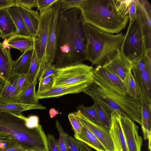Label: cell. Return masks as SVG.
Returning <instances> with one entry per match:
<instances>
[{
  "mask_svg": "<svg viewBox=\"0 0 151 151\" xmlns=\"http://www.w3.org/2000/svg\"><path fill=\"white\" fill-rule=\"evenodd\" d=\"M15 6H19L17 0H0V10Z\"/></svg>",
  "mask_w": 151,
  "mask_h": 151,
  "instance_id": "cell-46",
  "label": "cell"
},
{
  "mask_svg": "<svg viewBox=\"0 0 151 151\" xmlns=\"http://www.w3.org/2000/svg\"><path fill=\"white\" fill-rule=\"evenodd\" d=\"M19 12L32 36L35 35L40 22V15L38 10L34 11L26 9L20 5L18 6Z\"/></svg>",
  "mask_w": 151,
  "mask_h": 151,
  "instance_id": "cell-21",
  "label": "cell"
},
{
  "mask_svg": "<svg viewBox=\"0 0 151 151\" xmlns=\"http://www.w3.org/2000/svg\"><path fill=\"white\" fill-rule=\"evenodd\" d=\"M83 1V0H60L61 9L63 11L77 8Z\"/></svg>",
  "mask_w": 151,
  "mask_h": 151,
  "instance_id": "cell-37",
  "label": "cell"
},
{
  "mask_svg": "<svg viewBox=\"0 0 151 151\" xmlns=\"http://www.w3.org/2000/svg\"><path fill=\"white\" fill-rule=\"evenodd\" d=\"M55 74H52L39 81V86L37 92H42L53 87Z\"/></svg>",
  "mask_w": 151,
  "mask_h": 151,
  "instance_id": "cell-35",
  "label": "cell"
},
{
  "mask_svg": "<svg viewBox=\"0 0 151 151\" xmlns=\"http://www.w3.org/2000/svg\"><path fill=\"white\" fill-rule=\"evenodd\" d=\"M93 106L96 111L102 126L109 129L111 123V117L106 109L102 106L94 101Z\"/></svg>",
  "mask_w": 151,
  "mask_h": 151,
  "instance_id": "cell-28",
  "label": "cell"
},
{
  "mask_svg": "<svg viewBox=\"0 0 151 151\" xmlns=\"http://www.w3.org/2000/svg\"><path fill=\"white\" fill-rule=\"evenodd\" d=\"M18 75L11 76L6 81L0 94V100L7 102L19 103L17 82Z\"/></svg>",
  "mask_w": 151,
  "mask_h": 151,
  "instance_id": "cell-19",
  "label": "cell"
},
{
  "mask_svg": "<svg viewBox=\"0 0 151 151\" xmlns=\"http://www.w3.org/2000/svg\"><path fill=\"white\" fill-rule=\"evenodd\" d=\"M55 126L59 133V138L57 140L59 150L60 151H67L65 138L66 133L57 120L55 122Z\"/></svg>",
  "mask_w": 151,
  "mask_h": 151,
  "instance_id": "cell-34",
  "label": "cell"
},
{
  "mask_svg": "<svg viewBox=\"0 0 151 151\" xmlns=\"http://www.w3.org/2000/svg\"><path fill=\"white\" fill-rule=\"evenodd\" d=\"M58 0H38L37 10L41 12L45 9L51 7Z\"/></svg>",
  "mask_w": 151,
  "mask_h": 151,
  "instance_id": "cell-42",
  "label": "cell"
},
{
  "mask_svg": "<svg viewBox=\"0 0 151 151\" xmlns=\"http://www.w3.org/2000/svg\"><path fill=\"white\" fill-rule=\"evenodd\" d=\"M74 113L81 124L95 136L107 151H115L109 129L92 122L80 110H77Z\"/></svg>",
  "mask_w": 151,
  "mask_h": 151,
  "instance_id": "cell-10",
  "label": "cell"
},
{
  "mask_svg": "<svg viewBox=\"0 0 151 151\" xmlns=\"http://www.w3.org/2000/svg\"><path fill=\"white\" fill-rule=\"evenodd\" d=\"M46 107L39 104H25L20 103L10 102L0 100V112H10L19 115L26 110L33 109L45 110Z\"/></svg>",
  "mask_w": 151,
  "mask_h": 151,
  "instance_id": "cell-20",
  "label": "cell"
},
{
  "mask_svg": "<svg viewBox=\"0 0 151 151\" xmlns=\"http://www.w3.org/2000/svg\"><path fill=\"white\" fill-rule=\"evenodd\" d=\"M37 40V37L15 34L10 37L4 42V44L10 49L20 50L22 54L28 50L34 49L35 42Z\"/></svg>",
  "mask_w": 151,
  "mask_h": 151,
  "instance_id": "cell-17",
  "label": "cell"
},
{
  "mask_svg": "<svg viewBox=\"0 0 151 151\" xmlns=\"http://www.w3.org/2000/svg\"><path fill=\"white\" fill-rule=\"evenodd\" d=\"M74 136L78 141L83 142L97 151H107L95 136L83 125L81 133L74 134Z\"/></svg>",
  "mask_w": 151,
  "mask_h": 151,
  "instance_id": "cell-24",
  "label": "cell"
},
{
  "mask_svg": "<svg viewBox=\"0 0 151 151\" xmlns=\"http://www.w3.org/2000/svg\"><path fill=\"white\" fill-rule=\"evenodd\" d=\"M25 121L26 126L30 128H34L39 126V118L36 115H31L28 117H25Z\"/></svg>",
  "mask_w": 151,
  "mask_h": 151,
  "instance_id": "cell-43",
  "label": "cell"
},
{
  "mask_svg": "<svg viewBox=\"0 0 151 151\" xmlns=\"http://www.w3.org/2000/svg\"><path fill=\"white\" fill-rule=\"evenodd\" d=\"M34 49L23 53L17 60L14 61L12 76L27 74L30 65Z\"/></svg>",
  "mask_w": 151,
  "mask_h": 151,
  "instance_id": "cell-23",
  "label": "cell"
},
{
  "mask_svg": "<svg viewBox=\"0 0 151 151\" xmlns=\"http://www.w3.org/2000/svg\"><path fill=\"white\" fill-rule=\"evenodd\" d=\"M137 70L142 83L147 97L149 101L151 102V65L148 66L142 72Z\"/></svg>",
  "mask_w": 151,
  "mask_h": 151,
  "instance_id": "cell-30",
  "label": "cell"
},
{
  "mask_svg": "<svg viewBox=\"0 0 151 151\" xmlns=\"http://www.w3.org/2000/svg\"><path fill=\"white\" fill-rule=\"evenodd\" d=\"M40 22L35 35L38 40L35 42L34 49L41 70L43 60L46 57V49L54 13L52 7L40 12Z\"/></svg>",
  "mask_w": 151,
  "mask_h": 151,
  "instance_id": "cell-8",
  "label": "cell"
},
{
  "mask_svg": "<svg viewBox=\"0 0 151 151\" xmlns=\"http://www.w3.org/2000/svg\"><path fill=\"white\" fill-rule=\"evenodd\" d=\"M121 123L129 151H141L142 137L138 133L139 127L129 118L120 113Z\"/></svg>",
  "mask_w": 151,
  "mask_h": 151,
  "instance_id": "cell-11",
  "label": "cell"
},
{
  "mask_svg": "<svg viewBox=\"0 0 151 151\" xmlns=\"http://www.w3.org/2000/svg\"><path fill=\"white\" fill-rule=\"evenodd\" d=\"M120 113L118 111L114 110L111 113L110 133L115 151H129L121 123Z\"/></svg>",
  "mask_w": 151,
  "mask_h": 151,
  "instance_id": "cell-13",
  "label": "cell"
},
{
  "mask_svg": "<svg viewBox=\"0 0 151 151\" xmlns=\"http://www.w3.org/2000/svg\"><path fill=\"white\" fill-rule=\"evenodd\" d=\"M65 138L67 151H80L78 140L66 133Z\"/></svg>",
  "mask_w": 151,
  "mask_h": 151,
  "instance_id": "cell-39",
  "label": "cell"
},
{
  "mask_svg": "<svg viewBox=\"0 0 151 151\" xmlns=\"http://www.w3.org/2000/svg\"><path fill=\"white\" fill-rule=\"evenodd\" d=\"M96 67L100 73L110 82L116 86L124 90L123 81L117 75L103 68Z\"/></svg>",
  "mask_w": 151,
  "mask_h": 151,
  "instance_id": "cell-32",
  "label": "cell"
},
{
  "mask_svg": "<svg viewBox=\"0 0 151 151\" xmlns=\"http://www.w3.org/2000/svg\"><path fill=\"white\" fill-rule=\"evenodd\" d=\"M91 83H81L70 85L53 87L42 92H36L38 99L59 97L68 94L77 93L83 92Z\"/></svg>",
  "mask_w": 151,
  "mask_h": 151,
  "instance_id": "cell-16",
  "label": "cell"
},
{
  "mask_svg": "<svg viewBox=\"0 0 151 151\" xmlns=\"http://www.w3.org/2000/svg\"><path fill=\"white\" fill-rule=\"evenodd\" d=\"M132 62L118 50L116 55L103 68L114 74L123 81L127 74L132 69Z\"/></svg>",
  "mask_w": 151,
  "mask_h": 151,
  "instance_id": "cell-14",
  "label": "cell"
},
{
  "mask_svg": "<svg viewBox=\"0 0 151 151\" xmlns=\"http://www.w3.org/2000/svg\"><path fill=\"white\" fill-rule=\"evenodd\" d=\"M83 92L94 101L104 106L110 114L114 110L118 111L141 125L139 98L134 99L124 90L113 84L100 73L97 67L94 69L93 82Z\"/></svg>",
  "mask_w": 151,
  "mask_h": 151,
  "instance_id": "cell-2",
  "label": "cell"
},
{
  "mask_svg": "<svg viewBox=\"0 0 151 151\" xmlns=\"http://www.w3.org/2000/svg\"><path fill=\"white\" fill-rule=\"evenodd\" d=\"M78 145L80 151H93L88 146L82 142L78 141Z\"/></svg>",
  "mask_w": 151,
  "mask_h": 151,
  "instance_id": "cell-48",
  "label": "cell"
},
{
  "mask_svg": "<svg viewBox=\"0 0 151 151\" xmlns=\"http://www.w3.org/2000/svg\"><path fill=\"white\" fill-rule=\"evenodd\" d=\"M37 79L33 82L28 83L20 93L19 103L28 104H39L35 92V87Z\"/></svg>",
  "mask_w": 151,
  "mask_h": 151,
  "instance_id": "cell-26",
  "label": "cell"
},
{
  "mask_svg": "<svg viewBox=\"0 0 151 151\" xmlns=\"http://www.w3.org/2000/svg\"><path fill=\"white\" fill-rule=\"evenodd\" d=\"M56 70L54 64L49 63L47 60L46 57L43 59L40 72L38 81L54 74Z\"/></svg>",
  "mask_w": 151,
  "mask_h": 151,
  "instance_id": "cell-33",
  "label": "cell"
},
{
  "mask_svg": "<svg viewBox=\"0 0 151 151\" xmlns=\"http://www.w3.org/2000/svg\"><path fill=\"white\" fill-rule=\"evenodd\" d=\"M146 40V50L151 49V5L147 0H134Z\"/></svg>",
  "mask_w": 151,
  "mask_h": 151,
  "instance_id": "cell-12",
  "label": "cell"
},
{
  "mask_svg": "<svg viewBox=\"0 0 151 151\" xmlns=\"http://www.w3.org/2000/svg\"><path fill=\"white\" fill-rule=\"evenodd\" d=\"M128 0H83L78 8L84 22L104 32L119 33L129 20Z\"/></svg>",
  "mask_w": 151,
  "mask_h": 151,
  "instance_id": "cell-3",
  "label": "cell"
},
{
  "mask_svg": "<svg viewBox=\"0 0 151 151\" xmlns=\"http://www.w3.org/2000/svg\"><path fill=\"white\" fill-rule=\"evenodd\" d=\"M17 32L15 25L6 9L0 10V37L6 39Z\"/></svg>",
  "mask_w": 151,
  "mask_h": 151,
  "instance_id": "cell-22",
  "label": "cell"
},
{
  "mask_svg": "<svg viewBox=\"0 0 151 151\" xmlns=\"http://www.w3.org/2000/svg\"><path fill=\"white\" fill-rule=\"evenodd\" d=\"M134 76L138 89L141 106V126L144 138L145 140L151 139V102L148 101L138 72L132 68Z\"/></svg>",
  "mask_w": 151,
  "mask_h": 151,
  "instance_id": "cell-9",
  "label": "cell"
},
{
  "mask_svg": "<svg viewBox=\"0 0 151 151\" xmlns=\"http://www.w3.org/2000/svg\"><path fill=\"white\" fill-rule=\"evenodd\" d=\"M58 111H57L55 109L52 108L49 111V114L50 117L52 118L55 116L59 114Z\"/></svg>",
  "mask_w": 151,
  "mask_h": 151,
  "instance_id": "cell-49",
  "label": "cell"
},
{
  "mask_svg": "<svg viewBox=\"0 0 151 151\" xmlns=\"http://www.w3.org/2000/svg\"><path fill=\"white\" fill-rule=\"evenodd\" d=\"M6 81L3 78H0V94L2 90Z\"/></svg>",
  "mask_w": 151,
  "mask_h": 151,
  "instance_id": "cell-50",
  "label": "cell"
},
{
  "mask_svg": "<svg viewBox=\"0 0 151 151\" xmlns=\"http://www.w3.org/2000/svg\"><path fill=\"white\" fill-rule=\"evenodd\" d=\"M47 138L49 151H60L57 140L55 138L53 135L48 134L47 136Z\"/></svg>",
  "mask_w": 151,
  "mask_h": 151,
  "instance_id": "cell-40",
  "label": "cell"
},
{
  "mask_svg": "<svg viewBox=\"0 0 151 151\" xmlns=\"http://www.w3.org/2000/svg\"><path fill=\"white\" fill-rule=\"evenodd\" d=\"M54 13V18L50 29L46 49V58L50 63L54 62L56 51V30L58 16L61 10L60 0H58L52 6Z\"/></svg>",
  "mask_w": 151,
  "mask_h": 151,
  "instance_id": "cell-15",
  "label": "cell"
},
{
  "mask_svg": "<svg viewBox=\"0 0 151 151\" xmlns=\"http://www.w3.org/2000/svg\"><path fill=\"white\" fill-rule=\"evenodd\" d=\"M123 82L124 88L126 92L135 99H139L138 89L132 71L127 73Z\"/></svg>",
  "mask_w": 151,
  "mask_h": 151,
  "instance_id": "cell-27",
  "label": "cell"
},
{
  "mask_svg": "<svg viewBox=\"0 0 151 151\" xmlns=\"http://www.w3.org/2000/svg\"><path fill=\"white\" fill-rule=\"evenodd\" d=\"M40 71L39 63L34 48L30 65L27 74L28 83H32L37 79Z\"/></svg>",
  "mask_w": 151,
  "mask_h": 151,
  "instance_id": "cell-29",
  "label": "cell"
},
{
  "mask_svg": "<svg viewBox=\"0 0 151 151\" xmlns=\"http://www.w3.org/2000/svg\"><path fill=\"white\" fill-rule=\"evenodd\" d=\"M30 151H49L48 149L44 148L37 150H33Z\"/></svg>",
  "mask_w": 151,
  "mask_h": 151,
  "instance_id": "cell-51",
  "label": "cell"
},
{
  "mask_svg": "<svg viewBox=\"0 0 151 151\" xmlns=\"http://www.w3.org/2000/svg\"><path fill=\"white\" fill-rule=\"evenodd\" d=\"M84 22L80 10L61 9L56 30V51L53 63L56 69L83 63L86 60Z\"/></svg>",
  "mask_w": 151,
  "mask_h": 151,
  "instance_id": "cell-1",
  "label": "cell"
},
{
  "mask_svg": "<svg viewBox=\"0 0 151 151\" xmlns=\"http://www.w3.org/2000/svg\"><path fill=\"white\" fill-rule=\"evenodd\" d=\"M15 142H17L9 134L0 131V150L4 148Z\"/></svg>",
  "mask_w": 151,
  "mask_h": 151,
  "instance_id": "cell-38",
  "label": "cell"
},
{
  "mask_svg": "<svg viewBox=\"0 0 151 151\" xmlns=\"http://www.w3.org/2000/svg\"><path fill=\"white\" fill-rule=\"evenodd\" d=\"M76 109L77 110H80L90 121L98 125L103 126L97 113L93 106L90 107H86L83 105H80L76 107Z\"/></svg>",
  "mask_w": 151,
  "mask_h": 151,
  "instance_id": "cell-31",
  "label": "cell"
},
{
  "mask_svg": "<svg viewBox=\"0 0 151 151\" xmlns=\"http://www.w3.org/2000/svg\"><path fill=\"white\" fill-rule=\"evenodd\" d=\"M128 7L129 21L132 20L136 12V6L134 0H128Z\"/></svg>",
  "mask_w": 151,
  "mask_h": 151,
  "instance_id": "cell-47",
  "label": "cell"
},
{
  "mask_svg": "<svg viewBox=\"0 0 151 151\" xmlns=\"http://www.w3.org/2000/svg\"><path fill=\"white\" fill-rule=\"evenodd\" d=\"M25 117L22 114L0 112V131L9 134L27 151L48 149L47 136L42 126L29 128Z\"/></svg>",
  "mask_w": 151,
  "mask_h": 151,
  "instance_id": "cell-5",
  "label": "cell"
},
{
  "mask_svg": "<svg viewBox=\"0 0 151 151\" xmlns=\"http://www.w3.org/2000/svg\"><path fill=\"white\" fill-rule=\"evenodd\" d=\"M146 50V40L139 17L135 13L129 21L122 44L121 52L132 62L140 59Z\"/></svg>",
  "mask_w": 151,
  "mask_h": 151,
  "instance_id": "cell-6",
  "label": "cell"
},
{
  "mask_svg": "<svg viewBox=\"0 0 151 151\" xmlns=\"http://www.w3.org/2000/svg\"><path fill=\"white\" fill-rule=\"evenodd\" d=\"M94 69L92 66L83 63L56 69L53 87L91 83L93 81Z\"/></svg>",
  "mask_w": 151,
  "mask_h": 151,
  "instance_id": "cell-7",
  "label": "cell"
},
{
  "mask_svg": "<svg viewBox=\"0 0 151 151\" xmlns=\"http://www.w3.org/2000/svg\"><path fill=\"white\" fill-rule=\"evenodd\" d=\"M19 5L26 9H31L33 7L38 8V0H17Z\"/></svg>",
  "mask_w": 151,
  "mask_h": 151,
  "instance_id": "cell-44",
  "label": "cell"
},
{
  "mask_svg": "<svg viewBox=\"0 0 151 151\" xmlns=\"http://www.w3.org/2000/svg\"><path fill=\"white\" fill-rule=\"evenodd\" d=\"M17 29L16 34L32 36L19 10L18 6H13L6 9Z\"/></svg>",
  "mask_w": 151,
  "mask_h": 151,
  "instance_id": "cell-25",
  "label": "cell"
},
{
  "mask_svg": "<svg viewBox=\"0 0 151 151\" xmlns=\"http://www.w3.org/2000/svg\"><path fill=\"white\" fill-rule=\"evenodd\" d=\"M0 151H27L23 147L17 142H14Z\"/></svg>",
  "mask_w": 151,
  "mask_h": 151,
  "instance_id": "cell-45",
  "label": "cell"
},
{
  "mask_svg": "<svg viewBox=\"0 0 151 151\" xmlns=\"http://www.w3.org/2000/svg\"><path fill=\"white\" fill-rule=\"evenodd\" d=\"M14 63L10 49L5 47L0 42V76L5 81L12 76Z\"/></svg>",
  "mask_w": 151,
  "mask_h": 151,
  "instance_id": "cell-18",
  "label": "cell"
},
{
  "mask_svg": "<svg viewBox=\"0 0 151 151\" xmlns=\"http://www.w3.org/2000/svg\"><path fill=\"white\" fill-rule=\"evenodd\" d=\"M28 83L27 74H22L18 75L17 82V86L19 98L21 91Z\"/></svg>",
  "mask_w": 151,
  "mask_h": 151,
  "instance_id": "cell-41",
  "label": "cell"
},
{
  "mask_svg": "<svg viewBox=\"0 0 151 151\" xmlns=\"http://www.w3.org/2000/svg\"><path fill=\"white\" fill-rule=\"evenodd\" d=\"M84 22L86 60L96 67H102L112 60L118 50H121L124 35L122 32H106Z\"/></svg>",
  "mask_w": 151,
  "mask_h": 151,
  "instance_id": "cell-4",
  "label": "cell"
},
{
  "mask_svg": "<svg viewBox=\"0 0 151 151\" xmlns=\"http://www.w3.org/2000/svg\"><path fill=\"white\" fill-rule=\"evenodd\" d=\"M68 118L72 127L75 134H80L82 131V125L74 113L69 114Z\"/></svg>",
  "mask_w": 151,
  "mask_h": 151,
  "instance_id": "cell-36",
  "label": "cell"
}]
</instances>
